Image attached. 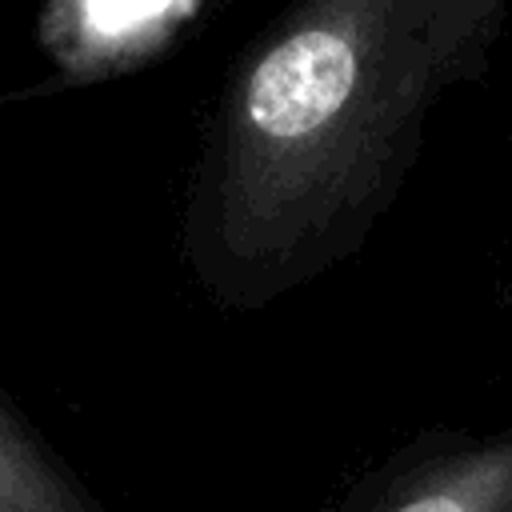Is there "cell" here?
<instances>
[{"mask_svg":"<svg viewBox=\"0 0 512 512\" xmlns=\"http://www.w3.org/2000/svg\"><path fill=\"white\" fill-rule=\"evenodd\" d=\"M512 0H292L232 64L184 196V260L224 308L344 264L396 204L432 112L476 84Z\"/></svg>","mask_w":512,"mask_h":512,"instance_id":"6da1fadb","label":"cell"},{"mask_svg":"<svg viewBox=\"0 0 512 512\" xmlns=\"http://www.w3.org/2000/svg\"><path fill=\"white\" fill-rule=\"evenodd\" d=\"M352 512H512V420L388 468Z\"/></svg>","mask_w":512,"mask_h":512,"instance_id":"7a4b0ae2","label":"cell"},{"mask_svg":"<svg viewBox=\"0 0 512 512\" xmlns=\"http://www.w3.org/2000/svg\"><path fill=\"white\" fill-rule=\"evenodd\" d=\"M204 0H48L44 52L76 80H100L160 52Z\"/></svg>","mask_w":512,"mask_h":512,"instance_id":"3957f363","label":"cell"},{"mask_svg":"<svg viewBox=\"0 0 512 512\" xmlns=\"http://www.w3.org/2000/svg\"><path fill=\"white\" fill-rule=\"evenodd\" d=\"M0 512H104L76 472L0 396Z\"/></svg>","mask_w":512,"mask_h":512,"instance_id":"277c9868","label":"cell"}]
</instances>
